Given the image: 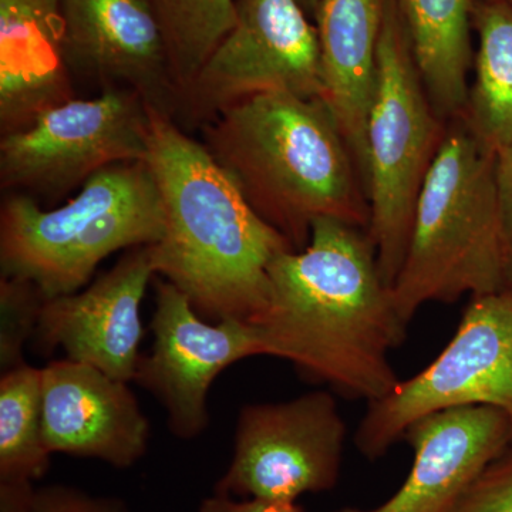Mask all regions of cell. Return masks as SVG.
<instances>
[{
  "mask_svg": "<svg viewBox=\"0 0 512 512\" xmlns=\"http://www.w3.org/2000/svg\"><path fill=\"white\" fill-rule=\"evenodd\" d=\"M266 356L288 360L305 379L367 404L400 383L390 352L407 323L384 284L366 229L336 218L313 222L311 239L269 266V298L248 320Z\"/></svg>",
  "mask_w": 512,
  "mask_h": 512,
  "instance_id": "6da1fadb",
  "label": "cell"
},
{
  "mask_svg": "<svg viewBox=\"0 0 512 512\" xmlns=\"http://www.w3.org/2000/svg\"><path fill=\"white\" fill-rule=\"evenodd\" d=\"M150 113L147 164L164 212L163 237L151 245L156 276L202 318L254 319L268 302L269 266L292 245L249 207L201 141L173 117Z\"/></svg>",
  "mask_w": 512,
  "mask_h": 512,
  "instance_id": "7a4b0ae2",
  "label": "cell"
},
{
  "mask_svg": "<svg viewBox=\"0 0 512 512\" xmlns=\"http://www.w3.org/2000/svg\"><path fill=\"white\" fill-rule=\"evenodd\" d=\"M202 141L244 200L295 251L313 222L369 228L365 185L335 117L320 97L259 94L201 127Z\"/></svg>",
  "mask_w": 512,
  "mask_h": 512,
  "instance_id": "3957f363",
  "label": "cell"
},
{
  "mask_svg": "<svg viewBox=\"0 0 512 512\" xmlns=\"http://www.w3.org/2000/svg\"><path fill=\"white\" fill-rule=\"evenodd\" d=\"M463 119L448 121L419 201L394 305L409 325L426 303L504 291L508 251L494 173Z\"/></svg>",
  "mask_w": 512,
  "mask_h": 512,
  "instance_id": "277c9868",
  "label": "cell"
},
{
  "mask_svg": "<svg viewBox=\"0 0 512 512\" xmlns=\"http://www.w3.org/2000/svg\"><path fill=\"white\" fill-rule=\"evenodd\" d=\"M164 212L147 161L104 168L62 207L19 192L0 205V276L33 282L46 299L79 292L117 251L154 245Z\"/></svg>",
  "mask_w": 512,
  "mask_h": 512,
  "instance_id": "5b68a950",
  "label": "cell"
},
{
  "mask_svg": "<svg viewBox=\"0 0 512 512\" xmlns=\"http://www.w3.org/2000/svg\"><path fill=\"white\" fill-rule=\"evenodd\" d=\"M447 126L421 82L396 0H386L366 126V195L367 234L375 245L384 284L390 288L406 258L421 188Z\"/></svg>",
  "mask_w": 512,
  "mask_h": 512,
  "instance_id": "8992f818",
  "label": "cell"
},
{
  "mask_svg": "<svg viewBox=\"0 0 512 512\" xmlns=\"http://www.w3.org/2000/svg\"><path fill=\"white\" fill-rule=\"evenodd\" d=\"M490 406L512 419V296H474L453 339L426 369L367 404L355 434L369 460L386 456L410 426L446 409Z\"/></svg>",
  "mask_w": 512,
  "mask_h": 512,
  "instance_id": "52a82bcc",
  "label": "cell"
},
{
  "mask_svg": "<svg viewBox=\"0 0 512 512\" xmlns=\"http://www.w3.org/2000/svg\"><path fill=\"white\" fill-rule=\"evenodd\" d=\"M150 130V107L133 90L76 97L0 137V187L60 200L104 168L147 161Z\"/></svg>",
  "mask_w": 512,
  "mask_h": 512,
  "instance_id": "ba28073f",
  "label": "cell"
},
{
  "mask_svg": "<svg viewBox=\"0 0 512 512\" xmlns=\"http://www.w3.org/2000/svg\"><path fill=\"white\" fill-rule=\"evenodd\" d=\"M298 0H237L234 28L181 94L175 121L204 127L259 94H323L318 29Z\"/></svg>",
  "mask_w": 512,
  "mask_h": 512,
  "instance_id": "9c48e42d",
  "label": "cell"
},
{
  "mask_svg": "<svg viewBox=\"0 0 512 512\" xmlns=\"http://www.w3.org/2000/svg\"><path fill=\"white\" fill-rule=\"evenodd\" d=\"M346 436L338 402L326 390L281 403L247 404L235 426L231 463L214 493L296 501L333 490Z\"/></svg>",
  "mask_w": 512,
  "mask_h": 512,
  "instance_id": "30bf717a",
  "label": "cell"
},
{
  "mask_svg": "<svg viewBox=\"0 0 512 512\" xmlns=\"http://www.w3.org/2000/svg\"><path fill=\"white\" fill-rule=\"evenodd\" d=\"M150 330L153 345L141 356L134 382L161 403L171 433L181 440L197 439L210 426L208 393L224 370L248 357L266 356L251 322H205L190 299L160 276Z\"/></svg>",
  "mask_w": 512,
  "mask_h": 512,
  "instance_id": "8fae6325",
  "label": "cell"
},
{
  "mask_svg": "<svg viewBox=\"0 0 512 512\" xmlns=\"http://www.w3.org/2000/svg\"><path fill=\"white\" fill-rule=\"evenodd\" d=\"M64 55L76 80L130 89L151 109L177 116L180 90L153 0H59Z\"/></svg>",
  "mask_w": 512,
  "mask_h": 512,
  "instance_id": "7c38bea8",
  "label": "cell"
},
{
  "mask_svg": "<svg viewBox=\"0 0 512 512\" xmlns=\"http://www.w3.org/2000/svg\"><path fill=\"white\" fill-rule=\"evenodd\" d=\"M156 276L151 245L127 249L86 289L46 299L35 338L39 349L134 382L144 338L141 303Z\"/></svg>",
  "mask_w": 512,
  "mask_h": 512,
  "instance_id": "4fadbf2b",
  "label": "cell"
},
{
  "mask_svg": "<svg viewBox=\"0 0 512 512\" xmlns=\"http://www.w3.org/2000/svg\"><path fill=\"white\" fill-rule=\"evenodd\" d=\"M43 437L52 454L119 470L146 456L150 421L127 382L70 359L42 367Z\"/></svg>",
  "mask_w": 512,
  "mask_h": 512,
  "instance_id": "5bb4252c",
  "label": "cell"
},
{
  "mask_svg": "<svg viewBox=\"0 0 512 512\" xmlns=\"http://www.w3.org/2000/svg\"><path fill=\"white\" fill-rule=\"evenodd\" d=\"M403 440L414 458L402 487L370 510L335 512H447L512 446V419L495 407H456L414 421Z\"/></svg>",
  "mask_w": 512,
  "mask_h": 512,
  "instance_id": "9a60e30c",
  "label": "cell"
},
{
  "mask_svg": "<svg viewBox=\"0 0 512 512\" xmlns=\"http://www.w3.org/2000/svg\"><path fill=\"white\" fill-rule=\"evenodd\" d=\"M76 97L59 0H0V136Z\"/></svg>",
  "mask_w": 512,
  "mask_h": 512,
  "instance_id": "2e32d148",
  "label": "cell"
},
{
  "mask_svg": "<svg viewBox=\"0 0 512 512\" xmlns=\"http://www.w3.org/2000/svg\"><path fill=\"white\" fill-rule=\"evenodd\" d=\"M384 6L386 0H320L315 19L322 60V100L355 158L365 191L366 126L375 94Z\"/></svg>",
  "mask_w": 512,
  "mask_h": 512,
  "instance_id": "e0dca14e",
  "label": "cell"
},
{
  "mask_svg": "<svg viewBox=\"0 0 512 512\" xmlns=\"http://www.w3.org/2000/svg\"><path fill=\"white\" fill-rule=\"evenodd\" d=\"M413 59L441 119H461L468 100L474 0H396Z\"/></svg>",
  "mask_w": 512,
  "mask_h": 512,
  "instance_id": "ac0fdd59",
  "label": "cell"
},
{
  "mask_svg": "<svg viewBox=\"0 0 512 512\" xmlns=\"http://www.w3.org/2000/svg\"><path fill=\"white\" fill-rule=\"evenodd\" d=\"M473 29L474 80L461 119L480 146L497 156L512 143V6L474 0Z\"/></svg>",
  "mask_w": 512,
  "mask_h": 512,
  "instance_id": "d6986e66",
  "label": "cell"
},
{
  "mask_svg": "<svg viewBox=\"0 0 512 512\" xmlns=\"http://www.w3.org/2000/svg\"><path fill=\"white\" fill-rule=\"evenodd\" d=\"M53 454L43 437L42 367H16L0 377V484L42 480Z\"/></svg>",
  "mask_w": 512,
  "mask_h": 512,
  "instance_id": "ffe728a7",
  "label": "cell"
},
{
  "mask_svg": "<svg viewBox=\"0 0 512 512\" xmlns=\"http://www.w3.org/2000/svg\"><path fill=\"white\" fill-rule=\"evenodd\" d=\"M181 94L234 28L237 0H153Z\"/></svg>",
  "mask_w": 512,
  "mask_h": 512,
  "instance_id": "44dd1931",
  "label": "cell"
},
{
  "mask_svg": "<svg viewBox=\"0 0 512 512\" xmlns=\"http://www.w3.org/2000/svg\"><path fill=\"white\" fill-rule=\"evenodd\" d=\"M46 298L33 282L0 276V370L26 365L23 350L39 325Z\"/></svg>",
  "mask_w": 512,
  "mask_h": 512,
  "instance_id": "7402d4cb",
  "label": "cell"
},
{
  "mask_svg": "<svg viewBox=\"0 0 512 512\" xmlns=\"http://www.w3.org/2000/svg\"><path fill=\"white\" fill-rule=\"evenodd\" d=\"M447 512H512V446L464 491Z\"/></svg>",
  "mask_w": 512,
  "mask_h": 512,
  "instance_id": "603a6c76",
  "label": "cell"
},
{
  "mask_svg": "<svg viewBox=\"0 0 512 512\" xmlns=\"http://www.w3.org/2000/svg\"><path fill=\"white\" fill-rule=\"evenodd\" d=\"M28 512H131L117 497L93 495L72 485L36 488Z\"/></svg>",
  "mask_w": 512,
  "mask_h": 512,
  "instance_id": "cb8c5ba5",
  "label": "cell"
},
{
  "mask_svg": "<svg viewBox=\"0 0 512 512\" xmlns=\"http://www.w3.org/2000/svg\"><path fill=\"white\" fill-rule=\"evenodd\" d=\"M198 512H306L296 501L235 498L214 493L201 501Z\"/></svg>",
  "mask_w": 512,
  "mask_h": 512,
  "instance_id": "d4e9b609",
  "label": "cell"
},
{
  "mask_svg": "<svg viewBox=\"0 0 512 512\" xmlns=\"http://www.w3.org/2000/svg\"><path fill=\"white\" fill-rule=\"evenodd\" d=\"M495 185L508 251H512V143L495 156Z\"/></svg>",
  "mask_w": 512,
  "mask_h": 512,
  "instance_id": "484cf974",
  "label": "cell"
},
{
  "mask_svg": "<svg viewBox=\"0 0 512 512\" xmlns=\"http://www.w3.org/2000/svg\"><path fill=\"white\" fill-rule=\"evenodd\" d=\"M35 485L0 484V512H28Z\"/></svg>",
  "mask_w": 512,
  "mask_h": 512,
  "instance_id": "4316f807",
  "label": "cell"
},
{
  "mask_svg": "<svg viewBox=\"0 0 512 512\" xmlns=\"http://www.w3.org/2000/svg\"><path fill=\"white\" fill-rule=\"evenodd\" d=\"M299 5L302 6L303 10H305L306 15L309 16L312 20L316 19V15H318L320 0H298Z\"/></svg>",
  "mask_w": 512,
  "mask_h": 512,
  "instance_id": "83f0119b",
  "label": "cell"
},
{
  "mask_svg": "<svg viewBox=\"0 0 512 512\" xmlns=\"http://www.w3.org/2000/svg\"><path fill=\"white\" fill-rule=\"evenodd\" d=\"M504 291L512 296V251L508 254L507 268H505Z\"/></svg>",
  "mask_w": 512,
  "mask_h": 512,
  "instance_id": "f1b7e54d",
  "label": "cell"
},
{
  "mask_svg": "<svg viewBox=\"0 0 512 512\" xmlns=\"http://www.w3.org/2000/svg\"><path fill=\"white\" fill-rule=\"evenodd\" d=\"M503 2L508 3V5L512 6V0H503Z\"/></svg>",
  "mask_w": 512,
  "mask_h": 512,
  "instance_id": "f546056e",
  "label": "cell"
}]
</instances>
